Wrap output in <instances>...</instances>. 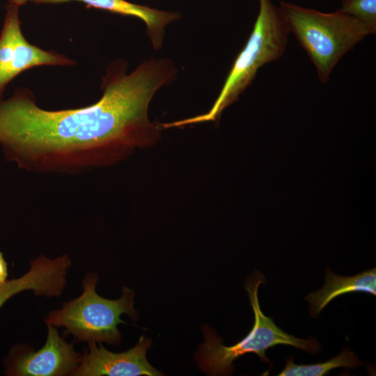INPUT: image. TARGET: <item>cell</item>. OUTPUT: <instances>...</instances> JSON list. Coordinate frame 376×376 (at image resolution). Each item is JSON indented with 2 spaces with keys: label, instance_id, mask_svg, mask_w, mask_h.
Segmentation results:
<instances>
[{
  "label": "cell",
  "instance_id": "cell-1",
  "mask_svg": "<svg viewBox=\"0 0 376 376\" xmlns=\"http://www.w3.org/2000/svg\"><path fill=\"white\" fill-rule=\"evenodd\" d=\"M127 69L125 59L109 63L102 96L84 107L41 108L27 87L0 99V145L6 159L33 173L77 174L114 165L135 149L154 144L162 128L149 120V104L176 78L177 69L165 58Z\"/></svg>",
  "mask_w": 376,
  "mask_h": 376
},
{
  "label": "cell",
  "instance_id": "cell-2",
  "mask_svg": "<svg viewBox=\"0 0 376 376\" xmlns=\"http://www.w3.org/2000/svg\"><path fill=\"white\" fill-rule=\"evenodd\" d=\"M279 8L289 33L294 34L326 83L342 57L365 37L374 33L366 25L339 9L322 13L281 1Z\"/></svg>",
  "mask_w": 376,
  "mask_h": 376
},
{
  "label": "cell",
  "instance_id": "cell-3",
  "mask_svg": "<svg viewBox=\"0 0 376 376\" xmlns=\"http://www.w3.org/2000/svg\"><path fill=\"white\" fill-rule=\"evenodd\" d=\"M259 6L251 35L212 108L204 114L171 123V127L215 120L251 85L261 67L283 56L290 33L281 10L272 0H259Z\"/></svg>",
  "mask_w": 376,
  "mask_h": 376
},
{
  "label": "cell",
  "instance_id": "cell-4",
  "mask_svg": "<svg viewBox=\"0 0 376 376\" xmlns=\"http://www.w3.org/2000/svg\"><path fill=\"white\" fill-rule=\"evenodd\" d=\"M265 283L263 274L256 272L246 279L245 288L254 313V323L249 333L232 346H225L215 332L207 324L202 326L205 340L198 346L196 361L198 368L208 375H228L234 370V361L247 353L257 354L260 360L272 364L265 351L279 345H288L303 350L311 354H318L322 345L315 338L305 340L283 331L273 320L260 309L258 290Z\"/></svg>",
  "mask_w": 376,
  "mask_h": 376
},
{
  "label": "cell",
  "instance_id": "cell-5",
  "mask_svg": "<svg viewBox=\"0 0 376 376\" xmlns=\"http://www.w3.org/2000/svg\"><path fill=\"white\" fill-rule=\"evenodd\" d=\"M97 281V273L87 274L82 281L81 295L65 303L61 308L48 313L45 322L63 327L77 341L118 345L121 333L118 325L126 324L121 315L126 314L134 322L139 317L134 308V292L123 286L119 299H107L96 292Z\"/></svg>",
  "mask_w": 376,
  "mask_h": 376
},
{
  "label": "cell",
  "instance_id": "cell-6",
  "mask_svg": "<svg viewBox=\"0 0 376 376\" xmlns=\"http://www.w3.org/2000/svg\"><path fill=\"white\" fill-rule=\"evenodd\" d=\"M24 3L9 0L0 33V99L7 85L22 72L38 66H75L63 54L30 43L22 30L19 9Z\"/></svg>",
  "mask_w": 376,
  "mask_h": 376
},
{
  "label": "cell",
  "instance_id": "cell-7",
  "mask_svg": "<svg viewBox=\"0 0 376 376\" xmlns=\"http://www.w3.org/2000/svg\"><path fill=\"white\" fill-rule=\"evenodd\" d=\"M47 335L45 345L35 351L26 345L12 348L6 361L5 374L12 376L72 375L80 363L82 354L72 343L65 341L56 327L46 324Z\"/></svg>",
  "mask_w": 376,
  "mask_h": 376
},
{
  "label": "cell",
  "instance_id": "cell-8",
  "mask_svg": "<svg viewBox=\"0 0 376 376\" xmlns=\"http://www.w3.org/2000/svg\"><path fill=\"white\" fill-rule=\"evenodd\" d=\"M88 350L82 354L75 376H159L162 373L150 365L146 358L147 350L152 343L142 336L137 344L120 353L112 352L102 343L88 344Z\"/></svg>",
  "mask_w": 376,
  "mask_h": 376
},
{
  "label": "cell",
  "instance_id": "cell-9",
  "mask_svg": "<svg viewBox=\"0 0 376 376\" xmlns=\"http://www.w3.org/2000/svg\"><path fill=\"white\" fill-rule=\"evenodd\" d=\"M30 269L19 278L0 285V308L12 297L26 290L37 296L58 297L67 283L68 271L72 265L68 254L54 259L40 255L30 261Z\"/></svg>",
  "mask_w": 376,
  "mask_h": 376
},
{
  "label": "cell",
  "instance_id": "cell-10",
  "mask_svg": "<svg viewBox=\"0 0 376 376\" xmlns=\"http://www.w3.org/2000/svg\"><path fill=\"white\" fill-rule=\"evenodd\" d=\"M365 292L376 295V268L352 276L336 274L329 267L325 270L324 284L306 296L310 316L318 315L334 299L348 292Z\"/></svg>",
  "mask_w": 376,
  "mask_h": 376
},
{
  "label": "cell",
  "instance_id": "cell-11",
  "mask_svg": "<svg viewBox=\"0 0 376 376\" xmlns=\"http://www.w3.org/2000/svg\"><path fill=\"white\" fill-rule=\"evenodd\" d=\"M362 365L356 353L345 347L336 357L326 362L310 365H297L293 358L286 360L283 370L279 376H323L336 368H356Z\"/></svg>",
  "mask_w": 376,
  "mask_h": 376
},
{
  "label": "cell",
  "instance_id": "cell-12",
  "mask_svg": "<svg viewBox=\"0 0 376 376\" xmlns=\"http://www.w3.org/2000/svg\"><path fill=\"white\" fill-rule=\"evenodd\" d=\"M339 10L376 32V0H341Z\"/></svg>",
  "mask_w": 376,
  "mask_h": 376
},
{
  "label": "cell",
  "instance_id": "cell-13",
  "mask_svg": "<svg viewBox=\"0 0 376 376\" xmlns=\"http://www.w3.org/2000/svg\"><path fill=\"white\" fill-rule=\"evenodd\" d=\"M8 265L3 258V253L0 252V285L8 281Z\"/></svg>",
  "mask_w": 376,
  "mask_h": 376
}]
</instances>
